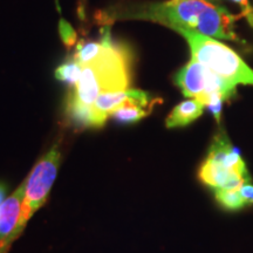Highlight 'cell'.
<instances>
[{"label": "cell", "mask_w": 253, "mask_h": 253, "mask_svg": "<svg viewBox=\"0 0 253 253\" xmlns=\"http://www.w3.org/2000/svg\"><path fill=\"white\" fill-rule=\"evenodd\" d=\"M25 191H26V179L0 205V238H5L11 235L17 226L20 218Z\"/></svg>", "instance_id": "obj_7"}, {"label": "cell", "mask_w": 253, "mask_h": 253, "mask_svg": "<svg viewBox=\"0 0 253 253\" xmlns=\"http://www.w3.org/2000/svg\"><path fill=\"white\" fill-rule=\"evenodd\" d=\"M201 181L214 190L236 189L245 182H250L248 170H240L207 158L198 172Z\"/></svg>", "instance_id": "obj_5"}, {"label": "cell", "mask_w": 253, "mask_h": 253, "mask_svg": "<svg viewBox=\"0 0 253 253\" xmlns=\"http://www.w3.org/2000/svg\"><path fill=\"white\" fill-rule=\"evenodd\" d=\"M233 2H236L237 5H239L240 9H242V13L240 15H243V17H246V14L249 13L250 9H251L252 5L250 4L249 0H232Z\"/></svg>", "instance_id": "obj_14"}, {"label": "cell", "mask_w": 253, "mask_h": 253, "mask_svg": "<svg viewBox=\"0 0 253 253\" xmlns=\"http://www.w3.org/2000/svg\"><path fill=\"white\" fill-rule=\"evenodd\" d=\"M190 47L191 59L233 84L253 87V69L229 46L197 32L176 30Z\"/></svg>", "instance_id": "obj_3"}, {"label": "cell", "mask_w": 253, "mask_h": 253, "mask_svg": "<svg viewBox=\"0 0 253 253\" xmlns=\"http://www.w3.org/2000/svg\"><path fill=\"white\" fill-rule=\"evenodd\" d=\"M134 17L162 24L175 31H194L210 38L244 43L236 33L235 15L208 0L153 2L141 7Z\"/></svg>", "instance_id": "obj_1"}, {"label": "cell", "mask_w": 253, "mask_h": 253, "mask_svg": "<svg viewBox=\"0 0 253 253\" xmlns=\"http://www.w3.org/2000/svg\"><path fill=\"white\" fill-rule=\"evenodd\" d=\"M216 199L221 207L229 209V210H239V209L246 207L238 188L216 190Z\"/></svg>", "instance_id": "obj_11"}, {"label": "cell", "mask_w": 253, "mask_h": 253, "mask_svg": "<svg viewBox=\"0 0 253 253\" xmlns=\"http://www.w3.org/2000/svg\"><path fill=\"white\" fill-rule=\"evenodd\" d=\"M82 69H84V66L79 61H77L74 59V56H73V58H69L66 61H63L55 69L54 75L59 81H62L65 84H68L74 87L81 77Z\"/></svg>", "instance_id": "obj_9"}, {"label": "cell", "mask_w": 253, "mask_h": 253, "mask_svg": "<svg viewBox=\"0 0 253 253\" xmlns=\"http://www.w3.org/2000/svg\"><path fill=\"white\" fill-rule=\"evenodd\" d=\"M59 32H60V37L67 47H71L77 41V33L75 31L73 30V27L69 25L67 21L61 19L59 23Z\"/></svg>", "instance_id": "obj_12"}, {"label": "cell", "mask_w": 253, "mask_h": 253, "mask_svg": "<svg viewBox=\"0 0 253 253\" xmlns=\"http://www.w3.org/2000/svg\"><path fill=\"white\" fill-rule=\"evenodd\" d=\"M204 112V106L197 100L190 99L177 104L166 120L168 129L181 128L196 121Z\"/></svg>", "instance_id": "obj_8"}, {"label": "cell", "mask_w": 253, "mask_h": 253, "mask_svg": "<svg viewBox=\"0 0 253 253\" xmlns=\"http://www.w3.org/2000/svg\"><path fill=\"white\" fill-rule=\"evenodd\" d=\"M104 42L102 39H101V41H80L73 56L82 66H84L96 58L102 52Z\"/></svg>", "instance_id": "obj_10"}, {"label": "cell", "mask_w": 253, "mask_h": 253, "mask_svg": "<svg viewBox=\"0 0 253 253\" xmlns=\"http://www.w3.org/2000/svg\"><path fill=\"white\" fill-rule=\"evenodd\" d=\"M102 52L84 66L78 84L66 103L91 107L100 94L130 89L134 54L128 45L114 42L109 30L103 33Z\"/></svg>", "instance_id": "obj_2"}, {"label": "cell", "mask_w": 253, "mask_h": 253, "mask_svg": "<svg viewBox=\"0 0 253 253\" xmlns=\"http://www.w3.org/2000/svg\"><path fill=\"white\" fill-rule=\"evenodd\" d=\"M162 99L140 89H128L126 100L114 110L112 116L121 123H136L147 118Z\"/></svg>", "instance_id": "obj_6"}, {"label": "cell", "mask_w": 253, "mask_h": 253, "mask_svg": "<svg viewBox=\"0 0 253 253\" xmlns=\"http://www.w3.org/2000/svg\"><path fill=\"white\" fill-rule=\"evenodd\" d=\"M246 19H248V21H249V24L251 25V26L253 27V5H252V7H251V9H250V12L248 14H246V17H245Z\"/></svg>", "instance_id": "obj_16"}, {"label": "cell", "mask_w": 253, "mask_h": 253, "mask_svg": "<svg viewBox=\"0 0 253 253\" xmlns=\"http://www.w3.org/2000/svg\"><path fill=\"white\" fill-rule=\"evenodd\" d=\"M175 82L185 97L197 100L208 108L223 104L237 91L236 86L192 59L179 69Z\"/></svg>", "instance_id": "obj_4"}, {"label": "cell", "mask_w": 253, "mask_h": 253, "mask_svg": "<svg viewBox=\"0 0 253 253\" xmlns=\"http://www.w3.org/2000/svg\"><path fill=\"white\" fill-rule=\"evenodd\" d=\"M238 190L242 195L243 199H244L246 205L253 204V184L251 182H245L242 185L238 186Z\"/></svg>", "instance_id": "obj_13"}, {"label": "cell", "mask_w": 253, "mask_h": 253, "mask_svg": "<svg viewBox=\"0 0 253 253\" xmlns=\"http://www.w3.org/2000/svg\"><path fill=\"white\" fill-rule=\"evenodd\" d=\"M7 190L8 186L5 182L0 181V205H1L6 201V197H7Z\"/></svg>", "instance_id": "obj_15"}]
</instances>
